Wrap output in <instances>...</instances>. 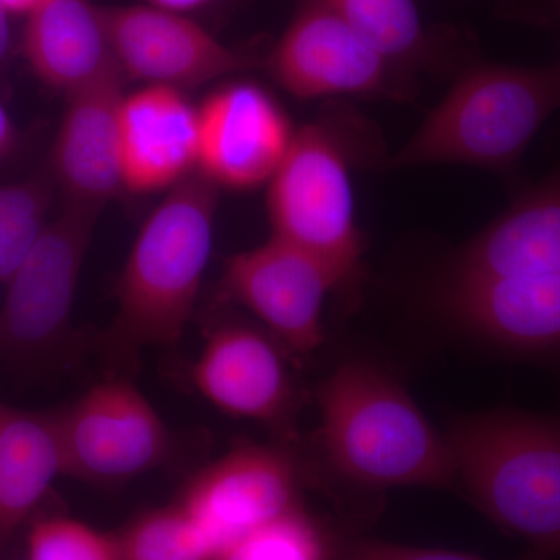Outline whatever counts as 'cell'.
Here are the masks:
<instances>
[{
	"label": "cell",
	"mask_w": 560,
	"mask_h": 560,
	"mask_svg": "<svg viewBox=\"0 0 560 560\" xmlns=\"http://www.w3.org/2000/svg\"><path fill=\"white\" fill-rule=\"evenodd\" d=\"M21 50L32 72L66 95L124 77L110 44L105 11L91 0H50L40 7L27 16Z\"/></svg>",
	"instance_id": "obj_17"
},
{
	"label": "cell",
	"mask_w": 560,
	"mask_h": 560,
	"mask_svg": "<svg viewBox=\"0 0 560 560\" xmlns=\"http://www.w3.org/2000/svg\"><path fill=\"white\" fill-rule=\"evenodd\" d=\"M342 560H489L467 552L433 550V548L405 547L389 541L363 539L348 545ZM521 560H548L530 552Z\"/></svg>",
	"instance_id": "obj_25"
},
{
	"label": "cell",
	"mask_w": 560,
	"mask_h": 560,
	"mask_svg": "<svg viewBox=\"0 0 560 560\" xmlns=\"http://www.w3.org/2000/svg\"><path fill=\"white\" fill-rule=\"evenodd\" d=\"M319 444L331 469L366 489L452 488L447 440L399 383L366 361H346L318 388Z\"/></svg>",
	"instance_id": "obj_2"
},
{
	"label": "cell",
	"mask_w": 560,
	"mask_h": 560,
	"mask_svg": "<svg viewBox=\"0 0 560 560\" xmlns=\"http://www.w3.org/2000/svg\"><path fill=\"white\" fill-rule=\"evenodd\" d=\"M110 44L125 80L187 91L256 68L187 14L147 5L105 7Z\"/></svg>",
	"instance_id": "obj_10"
},
{
	"label": "cell",
	"mask_w": 560,
	"mask_h": 560,
	"mask_svg": "<svg viewBox=\"0 0 560 560\" xmlns=\"http://www.w3.org/2000/svg\"><path fill=\"white\" fill-rule=\"evenodd\" d=\"M176 503L209 534L220 552L300 506V470L282 448L241 445L198 471Z\"/></svg>",
	"instance_id": "obj_11"
},
{
	"label": "cell",
	"mask_w": 560,
	"mask_h": 560,
	"mask_svg": "<svg viewBox=\"0 0 560 560\" xmlns=\"http://www.w3.org/2000/svg\"><path fill=\"white\" fill-rule=\"evenodd\" d=\"M65 475L95 486H119L164 466L173 434L128 378L97 383L54 412Z\"/></svg>",
	"instance_id": "obj_6"
},
{
	"label": "cell",
	"mask_w": 560,
	"mask_h": 560,
	"mask_svg": "<svg viewBox=\"0 0 560 560\" xmlns=\"http://www.w3.org/2000/svg\"><path fill=\"white\" fill-rule=\"evenodd\" d=\"M447 442L456 480L490 521L560 559V422L480 416L458 423Z\"/></svg>",
	"instance_id": "obj_4"
},
{
	"label": "cell",
	"mask_w": 560,
	"mask_h": 560,
	"mask_svg": "<svg viewBox=\"0 0 560 560\" xmlns=\"http://www.w3.org/2000/svg\"><path fill=\"white\" fill-rule=\"evenodd\" d=\"M51 186L46 179L0 186V282L13 276L46 230Z\"/></svg>",
	"instance_id": "obj_23"
},
{
	"label": "cell",
	"mask_w": 560,
	"mask_h": 560,
	"mask_svg": "<svg viewBox=\"0 0 560 560\" xmlns=\"http://www.w3.org/2000/svg\"><path fill=\"white\" fill-rule=\"evenodd\" d=\"M300 101L340 95H390L394 68L327 0L305 3L261 62Z\"/></svg>",
	"instance_id": "obj_9"
},
{
	"label": "cell",
	"mask_w": 560,
	"mask_h": 560,
	"mask_svg": "<svg viewBox=\"0 0 560 560\" xmlns=\"http://www.w3.org/2000/svg\"><path fill=\"white\" fill-rule=\"evenodd\" d=\"M65 475L54 412H33L0 400V545L33 521Z\"/></svg>",
	"instance_id": "obj_19"
},
{
	"label": "cell",
	"mask_w": 560,
	"mask_h": 560,
	"mask_svg": "<svg viewBox=\"0 0 560 560\" xmlns=\"http://www.w3.org/2000/svg\"><path fill=\"white\" fill-rule=\"evenodd\" d=\"M119 127L125 191L156 194L197 172L198 106L186 91L147 84L125 94Z\"/></svg>",
	"instance_id": "obj_15"
},
{
	"label": "cell",
	"mask_w": 560,
	"mask_h": 560,
	"mask_svg": "<svg viewBox=\"0 0 560 560\" xmlns=\"http://www.w3.org/2000/svg\"><path fill=\"white\" fill-rule=\"evenodd\" d=\"M117 541L120 560H212L219 555L209 534L176 501L139 515Z\"/></svg>",
	"instance_id": "obj_20"
},
{
	"label": "cell",
	"mask_w": 560,
	"mask_h": 560,
	"mask_svg": "<svg viewBox=\"0 0 560 560\" xmlns=\"http://www.w3.org/2000/svg\"><path fill=\"white\" fill-rule=\"evenodd\" d=\"M451 307L470 329L504 348L560 352V272L455 278Z\"/></svg>",
	"instance_id": "obj_16"
},
{
	"label": "cell",
	"mask_w": 560,
	"mask_h": 560,
	"mask_svg": "<svg viewBox=\"0 0 560 560\" xmlns=\"http://www.w3.org/2000/svg\"><path fill=\"white\" fill-rule=\"evenodd\" d=\"M10 39V13L0 3V62L5 60L7 54H9Z\"/></svg>",
	"instance_id": "obj_29"
},
{
	"label": "cell",
	"mask_w": 560,
	"mask_h": 560,
	"mask_svg": "<svg viewBox=\"0 0 560 560\" xmlns=\"http://www.w3.org/2000/svg\"><path fill=\"white\" fill-rule=\"evenodd\" d=\"M551 7L555 9L556 13H558L560 20V0H551Z\"/></svg>",
	"instance_id": "obj_30"
},
{
	"label": "cell",
	"mask_w": 560,
	"mask_h": 560,
	"mask_svg": "<svg viewBox=\"0 0 560 560\" xmlns=\"http://www.w3.org/2000/svg\"><path fill=\"white\" fill-rule=\"evenodd\" d=\"M390 65L410 60L425 46L415 0H327Z\"/></svg>",
	"instance_id": "obj_21"
},
{
	"label": "cell",
	"mask_w": 560,
	"mask_h": 560,
	"mask_svg": "<svg viewBox=\"0 0 560 560\" xmlns=\"http://www.w3.org/2000/svg\"><path fill=\"white\" fill-rule=\"evenodd\" d=\"M49 2L50 0H0L10 14H22V16H31L32 13Z\"/></svg>",
	"instance_id": "obj_28"
},
{
	"label": "cell",
	"mask_w": 560,
	"mask_h": 560,
	"mask_svg": "<svg viewBox=\"0 0 560 560\" xmlns=\"http://www.w3.org/2000/svg\"><path fill=\"white\" fill-rule=\"evenodd\" d=\"M338 289L337 279L319 260L271 237L226 260L215 301L241 305L282 348L308 355L323 342L327 294Z\"/></svg>",
	"instance_id": "obj_8"
},
{
	"label": "cell",
	"mask_w": 560,
	"mask_h": 560,
	"mask_svg": "<svg viewBox=\"0 0 560 560\" xmlns=\"http://www.w3.org/2000/svg\"><path fill=\"white\" fill-rule=\"evenodd\" d=\"M25 560H120L119 541L75 518L43 517L28 528Z\"/></svg>",
	"instance_id": "obj_24"
},
{
	"label": "cell",
	"mask_w": 560,
	"mask_h": 560,
	"mask_svg": "<svg viewBox=\"0 0 560 560\" xmlns=\"http://www.w3.org/2000/svg\"><path fill=\"white\" fill-rule=\"evenodd\" d=\"M212 0H145L147 5L154 9L172 11V13L189 14L190 11L202 9Z\"/></svg>",
	"instance_id": "obj_27"
},
{
	"label": "cell",
	"mask_w": 560,
	"mask_h": 560,
	"mask_svg": "<svg viewBox=\"0 0 560 560\" xmlns=\"http://www.w3.org/2000/svg\"><path fill=\"white\" fill-rule=\"evenodd\" d=\"M219 190L194 172L143 221L116 283V316L98 338L110 366L135 368L143 349L183 338L212 256Z\"/></svg>",
	"instance_id": "obj_1"
},
{
	"label": "cell",
	"mask_w": 560,
	"mask_h": 560,
	"mask_svg": "<svg viewBox=\"0 0 560 560\" xmlns=\"http://www.w3.org/2000/svg\"><path fill=\"white\" fill-rule=\"evenodd\" d=\"M560 110V60L541 68L480 65L459 75L388 167L464 164L508 172Z\"/></svg>",
	"instance_id": "obj_3"
},
{
	"label": "cell",
	"mask_w": 560,
	"mask_h": 560,
	"mask_svg": "<svg viewBox=\"0 0 560 560\" xmlns=\"http://www.w3.org/2000/svg\"><path fill=\"white\" fill-rule=\"evenodd\" d=\"M539 2H547V3H551V0H539Z\"/></svg>",
	"instance_id": "obj_31"
},
{
	"label": "cell",
	"mask_w": 560,
	"mask_h": 560,
	"mask_svg": "<svg viewBox=\"0 0 560 560\" xmlns=\"http://www.w3.org/2000/svg\"><path fill=\"white\" fill-rule=\"evenodd\" d=\"M16 139L13 120L10 119L9 113L0 103V160L9 156L10 151L16 145Z\"/></svg>",
	"instance_id": "obj_26"
},
{
	"label": "cell",
	"mask_w": 560,
	"mask_h": 560,
	"mask_svg": "<svg viewBox=\"0 0 560 560\" xmlns=\"http://www.w3.org/2000/svg\"><path fill=\"white\" fill-rule=\"evenodd\" d=\"M294 132L270 92L234 81L198 105L197 172L219 189H257L278 172Z\"/></svg>",
	"instance_id": "obj_12"
},
{
	"label": "cell",
	"mask_w": 560,
	"mask_h": 560,
	"mask_svg": "<svg viewBox=\"0 0 560 560\" xmlns=\"http://www.w3.org/2000/svg\"><path fill=\"white\" fill-rule=\"evenodd\" d=\"M124 77L68 95L50 154V175L66 202L103 209L125 191L119 110Z\"/></svg>",
	"instance_id": "obj_14"
},
{
	"label": "cell",
	"mask_w": 560,
	"mask_h": 560,
	"mask_svg": "<svg viewBox=\"0 0 560 560\" xmlns=\"http://www.w3.org/2000/svg\"><path fill=\"white\" fill-rule=\"evenodd\" d=\"M98 213L101 209L66 202L7 280L0 307L2 355L36 359L68 340L81 268Z\"/></svg>",
	"instance_id": "obj_7"
},
{
	"label": "cell",
	"mask_w": 560,
	"mask_h": 560,
	"mask_svg": "<svg viewBox=\"0 0 560 560\" xmlns=\"http://www.w3.org/2000/svg\"><path fill=\"white\" fill-rule=\"evenodd\" d=\"M560 272V172L523 194L460 254L455 278Z\"/></svg>",
	"instance_id": "obj_18"
},
{
	"label": "cell",
	"mask_w": 560,
	"mask_h": 560,
	"mask_svg": "<svg viewBox=\"0 0 560 560\" xmlns=\"http://www.w3.org/2000/svg\"><path fill=\"white\" fill-rule=\"evenodd\" d=\"M212 560H331V548L323 526L300 504L234 541Z\"/></svg>",
	"instance_id": "obj_22"
},
{
	"label": "cell",
	"mask_w": 560,
	"mask_h": 560,
	"mask_svg": "<svg viewBox=\"0 0 560 560\" xmlns=\"http://www.w3.org/2000/svg\"><path fill=\"white\" fill-rule=\"evenodd\" d=\"M267 186L271 237L311 254L329 268L340 289L355 283L364 246L349 158L337 135L318 124L294 132L285 160Z\"/></svg>",
	"instance_id": "obj_5"
},
{
	"label": "cell",
	"mask_w": 560,
	"mask_h": 560,
	"mask_svg": "<svg viewBox=\"0 0 560 560\" xmlns=\"http://www.w3.org/2000/svg\"><path fill=\"white\" fill-rule=\"evenodd\" d=\"M278 345L248 324L230 320L209 327L191 364V385L224 415L282 422L294 393Z\"/></svg>",
	"instance_id": "obj_13"
}]
</instances>
